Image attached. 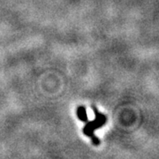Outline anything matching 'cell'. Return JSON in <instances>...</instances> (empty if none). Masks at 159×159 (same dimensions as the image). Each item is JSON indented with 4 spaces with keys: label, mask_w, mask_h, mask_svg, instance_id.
<instances>
[{
    "label": "cell",
    "mask_w": 159,
    "mask_h": 159,
    "mask_svg": "<svg viewBox=\"0 0 159 159\" xmlns=\"http://www.w3.org/2000/svg\"><path fill=\"white\" fill-rule=\"evenodd\" d=\"M92 108H93V111L95 113L96 118L92 121H89V119L86 121V125L83 127V134L88 137L91 138L93 144L95 146H98L99 143H100V140L95 134V131L105 125V123L107 121V118L105 117L104 114L99 112L95 105H93Z\"/></svg>",
    "instance_id": "6da1fadb"
},
{
    "label": "cell",
    "mask_w": 159,
    "mask_h": 159,
    "mask_svg": "<svg viewBox=\"0 0 159 159\" xmlns=\"http://www.w3.org/2000/svg\"><path fill=\"white\" fill-rule=\"evenodd\" d=\"M77 116L80 120L86 122L88 120V115H87V111L84 106H80L77 109Z\"/></svg>",
    "instance_id": "7a4b0ae2"
}]
</instances>
